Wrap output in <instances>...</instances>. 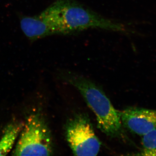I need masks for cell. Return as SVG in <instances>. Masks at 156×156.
<instances>
[{
	"mask_svg": "<svg viewBox=\"0 0 156 156\" xmlns=\"http://www.w3.org/2000/svg\"><path fill=\"white\" fill-rule=\"evenodd\" d=\"M53 35H68L90 29L132 32L125 24L109 19L75 0H56L41 14Z\"/></svg>",
	"mask_w": 156,
	"mask_h": 156,
	"instance_id": "6da1fadb",
	"label": "cell"
},
{
	"mask_svg": "<svg viewBox=\"0 0 156 156\" xmlns=\"http://www.w3.org/2000/svg\"><path fill=\"white\" fill-rule=\"evenodd\" d=\"M62 77L80 92L96 116L98 127L101 132L113 138L125 136L121 112L114 107L100 87L88 78L75 73H64Z\"/></svg>",
	"mask_w": 156,
	"mask_h": 156,
	"instance_id": "7a4b0ae2",
	"label": "cell"
},
{
	"mask_svg": "<svg viewBox=\"0 0 156 156\" xmlns=\"http://www.w3.org/2000/svg\"><path fill=\"white\" fill-rule=\"evenodd\" d=\"M20 134L13 155L50 156L53 153L51 133L41 115L30 116Z\"/></svg>",
	"mask_w": 156,
	"mask_h": 156,
	"instance_id": "3957f363",
	"label": "cell"
},
{
	"mask_svg": "<svg viewBox=\"0 0 156 156\" xmlns=\"http://www.w3.org/2000/svg\"><path fill=\"white\" fill-rule=\"evenodd\" d=\"M65 129L66 138L74 155L93 156L98 154L101 144L87 115H76L68 120Z\"/></svg>",
	"mask_w": 156,
	"mask_h": 156,
	"instance_id": "277c9868",
	"label": "cell"
},
{
	"mask_svg": "<svg viewBox=\"0 0 156 156\" xmlns=\"http://www.w3.org/2000/svg\"><path fill=\"white\" fill-rule=\"evenodd\" d=\"M121 118L124 127L140 136L156 130V110L128 107L121 112Z\"/></svg>",
	"mask_w": 156,
	"mask_h": 156,
	"instance_id": "5b68a950",
	"label": "cell"
},
{
	"mask_svg": "<svg viewBox=\"0 0 156 156\" xmlns=\"http://www.w3.org/2000/svg\"><path fill=\"white\" fill-rule=\"evenodd\" d=\"M18 17L21 30L30 42L53 35L50 27L39 14L29 16L20 14Z\"/></svg>",
	"mask_w": 156,
	"mask_h": 156,
	"instance_id": "8992f818",
	"label": "cell"
},
{
	"mask_svg": "<svg viewBox=\"0 0 156 156\" xmlns=\"http://www.w3.org/2000/svg\"><path fill=\"white\" fill-rule=\"evenodd\" d=\"M23 127L22 123L18 122L7 126L0 140V156L7 155L11 151Z\"/></svg>",
	"mask_w": 156,
	"mask_h": 156,
	"instance_id": "52a82bcc",
	"label": "cell"
},
{
	"mask_svg": "<svg viewBox=\"0 0 156 156\" xmlns=\"http://www.w3.org/2000/svg\"><path fill=\"white\" fill-rule=\"evenodd\" d=\"M142 150L140 155L156 156V130L142 136Z\"/></svg>",
	"mask_w": 156,
	"mask_h": 156,
	"instance_id": "ba28073f",
	"label": "cell"
}]
</instances>
